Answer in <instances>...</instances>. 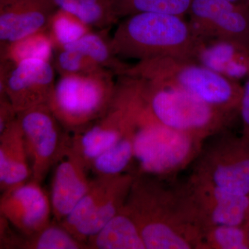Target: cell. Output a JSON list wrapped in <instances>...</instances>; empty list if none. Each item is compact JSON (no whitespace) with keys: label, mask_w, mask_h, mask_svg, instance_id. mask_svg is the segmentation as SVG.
I'll use <instances>...</instances> for the list:
<instances>
[{"label":"cell","mask_w":249,"mask_h":249,"mask_svg":"<svg viewBox=\"0 0 249 249\" xmlns=\"http://www.w3.org/2000/svg\"><path fill=\"white\" fill-rule=\"evenodd\" d=\"M196 249H249L247 226H211L201 229Z\"/></svg>","instance_id":"cell-23"},{"label":"cell","mask_w":249,"mask_h":249,"mask_svg":"<svg viewBox=\"0 0 249 249\" xmlns=\"http://www.w3.org/2000/svg\"><path fill=\"white\" fill-rule=\"evenodd\" d=\"M55 73L52 62L27 59L17 64L1 60L0 96L9 98L16 112L48 104L54 87Z\"/></svg>","instance_id":"cell-10"},{"label":"cell","mask_w":249,"mask_h":249,"mask_svg":"<svg viewBox=\"0 0 249 249\" xmlns=\"http://www.w3.org/2000/svg\"><path fill=\"white\" fill-rule=\"evenodd\" d=\"M134 160L135 174L160 178L177 175L200 153L204 141L156 121L142 104L136 116Z\"/></svg>","instance_id":"cell-4"},{"label":"cell","mask_w":249,"mask_h":249,"mask_svg":"<svg viewBox=\"0 0 249 249\" xmlns=\"http://www.w3.org/2000/svg\"><path fill=\"white\" fill-rule=\"evenodd\" d=\"M92 30L74 15L60 9L54 13L48 28L54 49L70 45Z\"/></svg>","instance_id":"cell-25"},{"label":"cell","mask_w":249,"mask_h":249,"mask_svg":"<svg viewBox=\"0 0 249 249\" xmlns=\"http://www.w3.org/2000/svg\"><path fill=\"white\" fill-rule=\"evenodd\" d=\"M41 183L30 180L3 192L0 214L19 233L32 235L51 224L52 204Z\"/></svg>","instance_id":"cell-12"},{"label":"cell","mask_w":249,"mask_h":249,"mask_svg":"<svg viewBox=\"0 0 249 249\" xmlns=\"http://www.w3.org/2000/svg\"><path fill=\"white\" fill-rule=\"evenodd\" d=\"M245 136H246V135H245Z\"/></svg>","instance_id":"cell-31"},{"label":"cell","mask_w":249,"mask_h":249,"mask_svg":"<svg viewBox=\"0 0 249 249\" xmlns=\"http://www.w3.org/2000/svg\"><path fill=\"white\" fill-rule=\"evenodd\" d=\"M31 179L24 137L16 118L0 132V190L3 193Z\"/></svg>","instance_id":"cell-16"},{"label":"cell","mask_w":249,"mask_h":249,"mask_svg":"<svg viewBox=\"0 0 249 249\" xmlns=\"http://www.w3.org/2000/svg\"><path fill=\"white\" fill-rule=\"evenodd\" d=\"M178 188L186 211L200 231L221 224L247 225L249 221V196L232 194L190 178Z\"/></svg>","instance_id":"cell-9"},{"label":"cell","mask_w":249,"mask_h":249,"mask_svg":"<svg viewBox=\"0 0 249 249\" xmlns=\"http://www.w3.org/2000/svg\"><path fill=\"white\" fill-rule=\"evenodd\" d=\"M115 76L101 70L60 76L48 106L65 131L83 132L106 114L115 93Z\"/></svg>","instance_id":"cell-6"},{"label":"cell","mask_w":249,"mask_h":249,"mask_svg":"<svg viewBox=\"0 0 249 249\" xmlns=\"http://www.w3.org/2000/svg\"><path fill=\"white\" fill-rule=\"evenodd\" d=\"M239 116L242 121V134L249 137V78L243 85Z\"/></svg>","instance_id":"cell-27"},{"label":"cell","mask_w":249,"mask_h":249,"mask_svg":"<svg viewBox=\"0 0 249 249\" xmlns=\"http://www.w3.org/2000/svg\"><path fill=\"white\" fill-rule=\"evenodd\" d=\"M108 31H91L79 40L61 48L78 51L116 76H123L129 64L121 60L114 53Z\"/></svg>","instance_id":"cell-20"},{"label":"cell","mask_w":249,"mask_h":249,"mask_svg":"<svg viewBox=\"0 0 249 249\" xmlns=\"http://www.w3.org/2000/svg\"><path fill=\"white\" fill-rule=\"evenodd\" d=\"M57 9L52 0H17L0 7L1 46L48 31L51 18Z\"/></svg>","instance_id":"cell-14"},{"label":"cell","mask_w":249,"mask_h":249,"mask_svg":"<svg viewBox=\"0 0 249 249\" xmlns=\"http://www.w3.org/2000/svg\"><path fill=\"white\" fill-rule=\"evenodd\" d=\"M190 178L238 196H249V137L223 135L196 157Z\"/></svg>","instance_id":"cell-7"},{"label":"cell","mask_w":249,"mask_h":249,"mask_svg":"<svg viewBox=\"0 0 249 249\" xmlns=\"http://www.w3.org/2000/svg\"><path fill=\"white\" fill-rule=\"evenodd\" d=\"M247 231H248V234H249V221L248 223H247Z\"/></svg>","instance_id":"cell-30"},{"label":"cell","mask_w":249,"mask_h":249,"mask_svg":"<svg viewBox=\"0 0 249 249\" xmlns=\"http://www.w3.org/2000/svg\"><path fill=\"white\" fill-rule=\"evenodd\" d=\"M124 75L178 88L213 107L239 115L243 85L196 60L166 57L137 62L129 65Z\"/></svg>","instance_id":"cell-3"},{"label":"cell","mask_w":249,"mask_h":249,"mask_svg":"<svg viewBox=\"0 0 249 249\" xmlns=\"http://www.w3.org/2000/svg\"><path fill=\"white\" fill-rule=\"evenodd\" d=\"M184 18L149 12L127 16L111 36L114 53L124 61L166 57L196 60L199 40Z\"/></svg>","instance_id":"cell-2"},{"label":"cell","mask_w":249,"mask_h":249,"mask_svg":"<svg viewBox=\"0 0 249 249\" xmlns=\"http://www.w3.org/2000/svg\"><path fill=\"white\" fill-rule=\"evenodd\" d=\"M196 60L229 79L249 78V48L227 40H199Z\"/></svg>","instance_id":"cell-15"},{"label":"cell","mask_w":249,"mask_h":249,"mask_svg":"<svg viewBox=\"0 0 249 249\" xmlns=\"http://www.w3.org/2000/svg\"><path fill=\"white\" fill-rule=\"evenodd\" d=\"M16 1H17V0H0V7H3L6 5L11 4V3L14 2Z\"/></svg>","instance_id":"cell-29"},{"label":"cell","mask_w":249,"mask_h":249,"mask_svg":"<svg viewBox=\"0 0 249 249\" xmlns=\"http://www.w3.org/2000/svg\"><path fill=\"white\" fill-rule=\"evenodd\" d=\"M136 78L150 115L170 128L204 141L222 132L235 117L178 88Z\"/></svg>","instance_id":"cell-5"},{"label":"cell","mask_w":249,"mask_h":249,"mask_svg":"<svg viewBox=\"0 0 249 249\" xmlns=\"http://www.w3.org/2000/svg\"><path fill=\"white\" fill-rule=\"evenodd\" d=\"M87 245L91 249H146L137 224L124 206Z\"/></svg>","instance_id":"cell-19"},{"label":"cell","mask_w":249,"mask_h":249,"mask_svg":"<svg viewBox=\"0 0 249 249\" xmlns=\"http://www.w3.org/2000/svg\"><path fill=\"white\" fill-rule=\"evenodd\" d=\"M51 191L52 214L56 222L66 218L89 189L93 179L81 156L72 147L70 137L57 162Z\"/></svg>","instance_id":"cell-13"},{"label":"cell","mask_w":249,"mask_h":249,"mask_svg":"<svg viewBox=\"0 0 249 249\" xmlns=\"http://www.w3.org/2000/svg\"><path fill=\"white\" fill-rule=\"evenodd\" d=\"M188 16L199 40H231L249 48V6L228 0H194Z\"/></svg>","instance_id":"cell-11"},{"label":"cell","mask_w":249,"mask_h":249,"mask_svg":"<svg viewBox=\"0 0 249 249\" xmlns=\"http://www.w3.org/2000/svg\"><path fill=\"white\" fill-rule=\"evenodd\" d=\"M119 17H127L137 13L149 12L188 16L194 0H114Z\"/></svg>","instance_id":"cell-24"},{"label":"cell","mask_w":249,"mask_h":249,"mask_svg":"<svg viewBox=\"0 0 249 249\" xmlns=\"http://www.w3.org/2000/svg\"><path fill=\"white\" fill-rule=\"evenodd\" d=\"M135 178V174L114 175L102 199L92 214L75 229L72 235L87 244L90 237L97 233L125 204Z\"/></svg>","instance_id":"cell-17"},{"label":"cell","mask_w":249,"mask_h":249,"mask_svg":"<svg viewBox=\"0 0 249 249\" xmlns=\"http://www.w3.org/2000/svg\"><path fill=\"white\" fill-rule=\"evenodd\" d=\"M9 223L1 220V249H85L88 245L80 242L60 223L52 224L32 235H21L10 229Z\"/></svg>","instance_id":"cell-18"},{"label":"cell","mask_w":249,"mask_h":249,"mask_svg":"<svg viewBox=\"0 0 249 249\" xmlns=\"http://www.w3.org/2000/svg\"><path fill=\"white\" fill-rule=\"evenodd\" d=\"M58 9L74 15L92 29H109L120 19L114 0H52Z\"/></svg>","instance_id":"cell-21"},{"label":"cell","mask_w":249,"mask_h":249,"mask_svg":"<svg viewBox=\"0 0 249 249\" xmlns=\"http://www.w3.org/2000/svg\"><path fill=\"white\" fill-rule=\"evenodd\" d=\"M52 61L55 71L60 76L84 74L106 70L84 54L73 49H54Z\"/></svg>","instance_id":"cell-26"},{"label":"cell","mask_w":249,"mask_h":249,"mask_svg":"<svg viewBox=\"0 0 249 249\" xmlns=\"http://www.w3.org/2000/svg\"><path fill=\"white\" fill-rule=\"evenodd\" d=\"M31 170V180L42 183L60 160L70 134L62 127L48 104L18 113Z\"/></svg>","instance_id":"cell-8"},{"label":"cell","mask_w":249,"mask_h":249,"mask_svg":"<svg viewBox=\"0 0 249 249\" xmlns=\"http://www.w3.org/2000/svg\"><path fill=\"white\" fill-rule=\"evenodd\" d=\"M228 1L235 3V4L249 6V0H228Z\"/></svg>","instance_id":"cell-28"},{"label":"cell","mask_w":249,"mask_h":249,"mask_svg":"<svg viewBox=\"0 0 249 249\" xmlns=\"http://www.w3.org/2000/svg\"><path fill=\"white\" fill-rule=\"evenodd\" d=\"M54 47L48 31H40L9 45L1 46V60L17 64L27 59L52 62Z\"/></svg>","instance_id":"cell-22"},{"label":"cell","mask_w":249,"mask_h":249,"mask_svg":"<svg viewBox=\"0 0 249 249\" xmlns=\"http://www.w3.org/2000/svg\"><path fill=\"white\" fill-rule=\"evenodd\" d=\"M135 174L124 209L137 224L146 249H196L198 228L187 212L178 186Z\"/></svg>","instance_id":"cell-1"}]
</instances>
